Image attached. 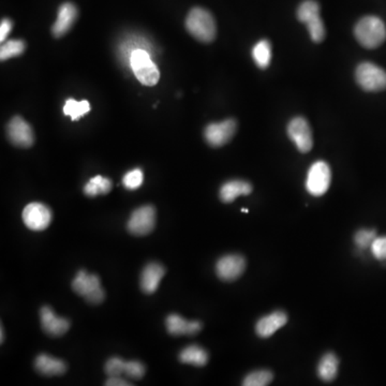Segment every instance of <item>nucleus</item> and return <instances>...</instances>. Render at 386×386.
I'll use <instances>...</instances> for the list:
<instances>
[{
  "label": "nucleus",
  "mask_w": 386,
  "mask_h": 386,
  "mask_svg": "<svg viewBox=\"0 0 386 386\" xmlns=\"http://www.w3.org/2000/svg\"><path fill=\"white\" fill-rule=\"evenodd\" d=\"M40 319H41L42 328L52 337L65 335L70 328V321L57 317L49 306L42 307Z\"/></svg>",
  "instance_id": "15"
},
{
  "label": "nucleus",
  "mask_w": 386,
  "mask_h": 386,
  "mask_svg": "<svg viewBox=\"0 0 386 386\" xmlns=\"http://www.w3.org/2000/svg\"><path fill=\"white\" fill-rule=\"evenodd\" d=\"M357 84L366 91H381L386 89V71L372 63H363L355 72Z\"/></svg>",
  "instance_id": "6"
},
{
  "label": "nucleus",
  "mask_w": 386,
  "mask_h": 386,
  "mask_svg": "<svg viewBox=\"0 0 386 386\" xmlns=\"http://www.w3.org/2000/svg\"><path fill=\"white\" fill-rule=\"evenodd\" d=\"M105 385L108 386H127L133 385L131 383H128L125 380L122 379L120 376H110L106 382H105Z\"/></svg>",
  "instance_id": "33"
},
{
  "label": "nucleus",
  "mask_w": 386,
  "mask_h": 386,
  "mask_svg": "<svg viewBox=\"0 0 386 386\" xmlns=\"http://www.w3.org/2000/svg\"><path fill=\"white\" fill-rule=\"evenodd\" d=\"M7 130L8 137L16 146L27 148L34 144V137L32 127L20 116L11 120Z\"/></svg>",
  "instance_id": "14"
},
{
  "label": "nucleus",
  "mask_w": 386,
  "mask_h": 386,
  "mask_svg": "<svg viewBox=\"0 0 386 386\" xmlns=\"http://www.w3.org/2000/svg\"><path fill=\"white\" fill-rule=\"evenodd\" d=\"M168 332L173 336L194 335L202 330L200 321H187L177 313L170 315L166 321Z\"/></svg>",
  "instance_id": "16"
},
{
  "label": "nucleus",
  "mask_w": 386,
  "mask_h": 386,
  "mask_svg": "<svg viewBox=\"0 0 386 386\" xmlns=\"http://www.w3.org/2000/svg\"><path fill=\"white\" fill-rule=\"evenodd\" d=\"M76 17H78V9L73 3H66L61 5V7L59 8L56 22L52 30L55 37H61L67 34L76 22Z\"/></svg>",
  "instance_id": "19"
},
{
  "label": "nucleus",
  "mask_w": 386,
  "mask_h": 386,
  "mask_svg": "<svg viewBox=\"0 0 386 386\" xmlns=\"http://www.w3.org/2000/svg\"><path fill=\"white\" fill-rule=\"evenodd\" d=\"M111 189H112L111 179H105L101 175H97L86 183L85 187H84V193L86 196L93 198V196H99V194H106V193L110 192Z\"/></svg>",
  "instance_id": "24"
},
{
  "label": "nucleus",
  "mask_w": 386,
  "mask_h": 386,
  "mask_svg": "<svg viewBox=\"0 0 386 386\" xmlns=\"http://www.w3.org/2000/svg\"><path fill=\"white\" fill-rule=\"evenodd\" d=\"M166 269L159 263H149L141 275V288L147 294H152L159 288Z\"/></svg>",
  "instance_id": "18"
},
{
  "label": "nucleus",
  "mask_w": 386,
  "mask_h": 386,
  "mask_svg": "<svg viewBox=\"0 0 386 386\" xmlns=\"http://www.w3.org/2000/svg\"><path fill=\"white\" fill-rule=\"evenodd\" d=\"M25 49V43L22 40H10L1 45L0 49V58L1 60L20 56Z\"/></svg>",
  "instance_id": "28"
},
{
  "label": "nucleus",
  "mask_w": 386,
  "mask_h": 386,
  "mask_svg": "<svg viewBox=\"0 0 386 386\" xmlns=\"http://www.w3.org/2000/svg\"><path fill=\"white\" fill-rule=\"evenodd\" d=\"M143 181H144V174L142 170L135 169L126 173L122 179V183L128 190H137L142 186Z\"/></svg>",
  "instance_id": "29"
},
{
  "label": "nucleus",
  "mask_w": 386,
  "mask_h": 386,
  "mask_svg": "<svg viewBox=\"0 0 386 386\" xmlns=\"http://www.w3.org/2000/svg\"><path fill=\"white\" fill-rule=\"evenodd\" d=\"M156 225V209L154 206L145 205L135 209L127 223V229L135 236H145L152 233Z\"/></svg>",
  "instance_id": "7"
},
{
  "label": "nucleus",
  "mask_w": 386,
  "mask_h": 386,
  "mask_svg": "<svg viewBox=\"0 0 386 386\" xmlns=\"http://www.w3.org/2000/svg\"><path fill=\"white\" fill-rule=\"evenodd\" d=\"M251 191L252 186L248 181H230L221 187L220 198L225 203H232L238 196H248Z\"/></svg>",
  "instance_id": "21"
},
{
  "label": "nucleus",
  "mask_w": 386,
  "mask_h": 386,
  "mask_svg": "<svg viewBox=\"0 0 386 386\" xmlns=\"http://www.w3.org/2000/svg\"><path fill=\"white\" fill-rule=\"evenodd\" d=\"M34 367L39 374L47 376H61L67 370V365L64 361L47 354L38 355L34 361Z\"/></svg>",
  "instance_id": "20"
},
{
  "label": "nucleus",
  "mask_w": 386,
  "mask_h": 386,
  "mask_svg": "<svg viewBox=\"0 0 386 386\" xmlns=\"http://www.w3.org/2000/svg\"><path fill=\"white\" fill-rule=\"evenodd\" d=\"M186 28L191 36L201 42H212L217 34L215 19L203 8H193L186 20Z\"/></svg>",
  "instance_id": "2"
},
{
  "label": "nucleus",
  "mask_w": 386,
  "mask_h": 386,
  "mask_svg": "<svg viewBox=\"0 0 386 386\" xmlns=\"http://www.w3.org/2000/svg\"><path fill=\"white\" fill-rule=\"evenodd\" d=\"M252 58L260 69H266L271 64V47L267 40H261L252 49Z\"/></svg>",
  "instance_id": "25"
},
{
  "label": "nucleus",
  "mask_w": 386,
  "mask_h": 386,
  "mask_svg": "<svg viewBox=\"0 0 386 386\" xmlns=\"http://www.w3.org/2000/svg\"><path fill=\"white\" fill-rule=\"evenodd\" d=\"M298 20L305 23L313 41L320 43L326 38V27L320 17V5L315 0H306L297 9Z\"/></svg>",
  "instance_id": "4"
},
{
  "label": "nucleus",
  "mask_w": 386,
  "mask_h": 386,
  "mask_svg": "<svg viewBox=\"0 0 386 386\" xmlns=\"http://www.w3.org/2000/svg\"><path fill=\"white\" fill-rule=\"evenodd\" d=\"M179 361L183 364L193 365V366H205L208 362V353L203 348L198 345H189L185 348L179 354Z\"/></svg>",
  "instance_id": "22"
},
{
  "label": "nucleus",
  "mask_w": 386,
  "mask_h": 386,
  "mask_svg": "<svg viewBox=\"0 0 386 386\" xmlns=\"http://www.w3.org/2000/svg\"><path fill=\"white\" fill-rule=\"evenodd\" d=\"M339 361L332 353H328L321 359L318 366V374L323 381L332 382L338 374Z\"/></svg>",
  "instance_id": "23"
},
{
  "label": "nucleus",
  "mask_w": 386,
  "mask_h": 386,
  "mask_svg": "<svg viewBox=\"0 0 386 386\" xmlns=\"http://www.w3.org/2000/svg\"><path fill=\"white\" fill-rule=\"evenodd\" d=\"M355 38L366 49H376L385 41L386 26L379 17L365 16L357 22Z\"/></svg>",
  "instance_id": "1"
},
{
  "label": "nucleus",
  "mask_w": 386,
  "mask_h": 386,
  "mask_svg": "<svg viewBox=\"0 0 386 386\" xmlns=\"http://www.w3.org/2000/svg\"><path fill=\"white\" fill-rule=\"evenodd\" d=\"M370 248L376 259L386 261V236L376 238Z\"/></svg>",
  "instance_id": "31"
},
{
  "label": "nucleus",
  "mask_w": 386,
  "mask_h": 386,
  "mask_svg": "<svg viewBox=\"0 0 386 386\" xmlns=\"http://www.w3.org/2000/svg\"><path fill=\"white\" fill-rule=\"evenodd\" d=\"M246 269V260L240 254H227L218 260L216 273L225 282L240 278Z\"/></svg>",
  "instance_id": "12"
},
{
  "label": "nucleus",
  "mask_w": 386,
  "mask_h": 386,
  "mask_svg": "<svg viewBox=\"0 0 386 386\" xmlns=\"http://www.w3.org/2000/svg\"><path fill=\"white\" fill-rule=\"evenodd\" d=\"M129 65L139 83L143 85L155 86L159 82V69L152 61L147 49H135L130 56Z\"/></svg>",
  "instance_id": "3"
},
{
  "label": "nucleus",
  "mask_w": 386,
  "mask_h": 386,
  "mask_svg": "<svg viewBox=\"0 0 386 386\" xmlns=\"http://www.w3.org/2000/svg\"><path fill=\"white\" fill-rule=\"evenodd\" d=\"M242 213H248V209H245V208H242Z\"/></svg>",
  "instance_id": "35"
},
{
  "label": "nucleus",
  "mask_w": 386,
  "mask_h": 386,
  "mask_svg": "<svg viewBox=\"0 0 386 386\" xmlns=\"http://www.w3.org/2000/svg\"><path fill=\"white\" fill-rule=\"evenodd\" d=\"M105 372L109 376H120L126 374L133 379H142L145 374L144 365L137 361L126 362L120 357H112L105 364Z\"/></svg>",
  "instance_id": "13"
},
{
  "label": "nucleus",
  "mask_w": 386,
  "mask_h": 386,
  "mask_svg": "<svg viewBox=\"0 0 386 386\" xmlns=\"http://www.w3.org/2000/svg\"><path fill=\"white\" fill-rule=\"evenodd\" d=\"M274 374L269 370H256L250 372L242 382L245 386H266L273 381Z\"/></svg>",
  "instance_id": "27"
},
{
  "label": "nucleus",
  "mask_w": 386,
  "mask_h": 386,
  "mask_svg": "<svg viewBox=\"0 0 386 386\" xmlns=\"http://www.w3.org/2000/svg\"><path fill=\"white\" fill-rule=\"evenodd\" d=\"M72 288L80 296L93 305L102 303L105 297L104 291L101 288L100 278L97 275L87 274L85 271H78L72 282Z\"/></svg>",
  "instance_id": "5"
},
{
  "label": "nucleus",
  "mask_w": 386,
  "mask_h": 386,
  "mask_svg": "<svg viewBox=\"0 0 386 386\" xmlns=\"http://www.w3.org/2000/svg\"><path fill=\"white\" fill-rule=\"evenodd\" d=\"M288 315L284 311H275L271 315L263 317L258 321L256 332L261 338H269L274 335L277 330L286 326Z\"/></svg>",
  "instance_id": "17"
},
{
  "label": "nucleus",
  "mask_w": 386,
  "mask_h": 386,
  "mask_svg": "<svg viewBox=\"0 0 386 386\" xmlns=\"http://www.w3.org/2000/svg\"><path fill=\"white\" fill-rule=\"evenodd\" d=\"M12 22L9 19H3L0 25V41L3 42L7 39L8 34H10L12 30Z\"/></svg>",
  "instance_id": "32"
},
{
  "label": "nucleus",
  "mask_w": 386,
  "mask_h": 386,
  "mask_svg": "<svg viewBox=\"0 0 386 386\" xmlns=\"http://www.w3.org/2000/svg\"><path fill=\"white\" fill-rule=\"evenodd\" d=\"M23 221L32 231H43L52 221V212L45 204L39 202L28 204L23 210Z\"/></svg>",
  "instance_id": "9"
},
{
  "label": "nucleus",
  "mask_w": 386,
  "mask_h": 386,
  "mask_svg": "<svg viewBox=\"0 0 386 386\" xmlns=\"http://www.w3.org/2000/svg\"><path fill=\"white\" fill-rule=\"evenodd\" d=\"M378 238L374 230H359L355 234V244L359 249H367L372 247V242Z\"/></svg>",
  "instance_id": "30"
},
{
  "label": "nucleus",
  "mask_w": 386,
  "mask_h": 386,
  "mask_svg": "<svg viewBox=\"0 0 386 386\" xmlns=\"http://www.w3.org/2000/svg\"><path fill=\"white\" fill-rule=\"evenodd\" d=\"M3 342V328L1 326V343Z\"/></svg>",
  "instance_id": "34"
},
{
  "label": "nucleus",
  "mask_w": 386,
  "mask_h": 386,
  "mask_svg": "<svg viewBox=\"0 0 386 386\" xmlns=\"http://www.w3.org/2000/svg\"><path fill=\"white\" fill-rule=\"evenodd\" d=\"M236 129H238V124L234 120L214 122L205 128L204 137L210 146L221 147L230 142L236 133Z\"/></svg>",
  "instance_id": "10"
},
{
  "label": "nucleus",
  "mask_w": 386,
  "mask_h": 386,
  "mask_svg": "<svg viewBox=\"0 0 386 386\" xmlns=\"http://www.w3.org/2000/svg\"><path fill=\"white\" fill-rule=\"evenodd\" d=\"M91 104L87 100L78 102L74 99H68L64 105V114L70 116L72 120L76 122V120L85 116L91 111Z\"/></svg>",
  "instance_id": "26"
},
{
  "label": "nucleus",
  "mask_w": 386,
  "mask_h": 386,
  "mask_svg": "<svg viewBox=\"0 0 386 386\" xmlns=\"http://www.w3.org/2000/svg\"><path fill=\"white\" fill-rule=\"evenodd\" d=\"M288 135L301 152H310L313 139L308 122L303 117H295L288 122Z\"/></svg>",
  "instance_id": "11"
},
{
  "label": "nucleus",
  "mask_w": 386,
  "mask_h": 386,
  "mask_svg": "<svg viewBox=\"0 0 386 386\" xmlns=\"http://www.w3.org/2000/svg\"><path fill=\"white\" fill-rule=\"evenodd\" d=\"M332 173L326 162L318 161L311 166L306 181V188L315 196H321L330 188Z\"/></svg>",
  "instance_id": "8"
}]
</instances>
